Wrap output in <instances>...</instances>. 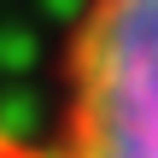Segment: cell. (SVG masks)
<instances>
[{
  "label": "cell",
  "instance_id": "2",
  "mask_svg": "<svg viewBox=\"0 0 158 158\" xmlns=\"http://www.w3.org/2000/svg\"><path fill=\"white\" fill-rule=\"evenodd\" d=\"M0 158H41V152H35L18 129H6V123H0Z\"/></svg>",
  "mask_w": 158,
  "mask_h": 158
},
{
  "label": "cell",
  "instance_id": "1",
  "mask_svg": "<svg viewBox=\"0 0 158 158\" xmlns=\"http://www.w3.org/2000/svg\"><path fill=\"white\" fill-rule=\"evenodd\" d=\"M70 100L53 158H158V0H82Z\"/></svg>",
  "mask_w": 158,
  "mask_h": 158
}]
</instances>
